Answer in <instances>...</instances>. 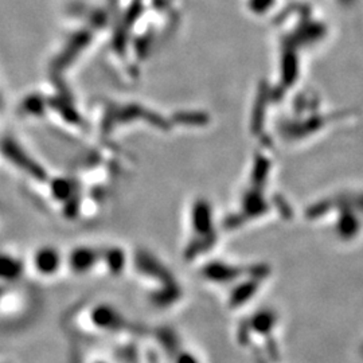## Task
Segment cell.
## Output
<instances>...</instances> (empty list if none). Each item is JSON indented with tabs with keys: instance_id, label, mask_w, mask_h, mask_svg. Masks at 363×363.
<instances>
[{
	"instance_id": "3957f363",
	"label": "cell",
	"mask_w": 363,
	"mask_h": 363,
	"mask_svg": "<svg viewBox=\"0 0 363 363\" xmlns=\"http://www.w3.org/2000/svg\"><path fill=\"white\" fill-rule=\"evenodd\" d=\"M34 271L42 277H52L65 265V257L57 247L46 245L35 249L31 257Z\"/></svg>"
},
{
	"instance_id": "5b68a950",
	"label": "cell",
	"mask_w": 363,
	"mask_h": 363,
	"mask_svg": "<svg viewBox=\"0 0 363 363\" xmlns=\"http://www.w3.org/2000/svg\"><path fill=\"white\" fill-rule=\"evenodd\" d=\"M23 262L16 257L1 255L0 256V281H15L23 273Z\"/></svg>"
},
{
	"instance_id": "7a4b0ae2",
	"label": "cell",
	"mask_w": 363,
	"mask_h": 363,
	"mask_svg": "<svg viewBox=\"0 0 363 363\" xmlns=\"http://www.w3.org/2000/svg\"><path fill=\"white\" fill-rule=\"evenodd\" d=\"M101 249L94 247H73L65 257V265L70 272L84 276L100 267Z\"/></svg>"
},
{
	"instance_id": "6da1fadb",
	"label": "cell",
	"mask_w": 363,
	"mask_h": 363,
	"mask_svg": "<svg viewBox=\"0 0 363 363\" xmlns=\"http://www.w3.org/2000/svg\"><path fill=\"white\" fill-rule=\"evenodd\" d=\"M88 320L91 322V327L106 333H117L125 330L128 325L125 315L118 311L115 306L108 303L91 306L88 313Z\"/></svg>"
},
{
	"instance_id": "277c9868",
	"label": "cell",
	"mask_w": 363,
	"mask_h": 363,
	"mask_svg": "<svg viewBox=\"0 0 363 363\" xmlns=\"http://www.w3.org/2000/svg\"><path fill=\"white\" fill-rule=\"evenodd\" d=\"M127 264H128V257L121 247H111L101 249L100 265H103V269L111 276L121 274L125 271Z\"/></svg>"
}]
</instances>
